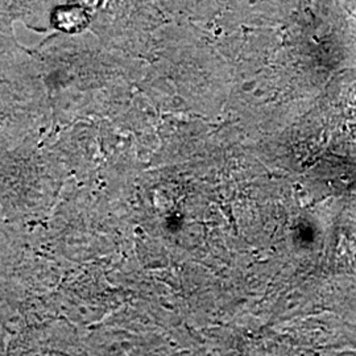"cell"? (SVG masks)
<instances>
[{"mask_svg":"<svg viewBox=\"0 0 356 356\" xmlns=\"http://www.w3.org/2000/svg\"><path fill=\"white\" fill-rule=\"evenodd\" d=\"M48 108L33 67L0 64V152L33 141L47 124Z\"/></svg>","mask_w":356,"mask_h":356,"instance_id":"obj_2","label":"cell"},{"mask_svg":"<svg viewBox=\"0 0 356 356\" xmlns=\"http://www.w3.org/2000/svg\"><path fill=\"white\" fill-rule=\"evenodd\" d=\"M51 23L65 33H79L89 26V13L76 4L61 6L51 15Z\"/></svg>","mask_w":356,"mask_h":356,"instance_id":"obj_3","label":"cell"},{"mask_svg":"<svg viewBox=\"0 0 356 356\" xmlns=\"http://www.w3.org/2000/svg\"><path fill=\"white\" fill-rule=\"evenodd\" d=\"M72 1H74L76 6H81L86 10H89V8H97L102 0H72Z\"/></svg>","mask_w":356,"mask_h":356,"instance_id":"obj_4","label":"cell"},{"mask_svg":"<svg viewBox=\"0 0 356 356\" xmlns=\"http://www.w3.org/2000/svg\"><path fill=\"white\" fill-rule=\"evenodd\" d=\"M60 186L58 168L33 141L0 152V210L15 226L47 213Z\"/></svg>","mask_w":356,"mask_h":356,"instance_id":"obj_1","label":"cell"}]
</instances>
